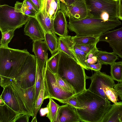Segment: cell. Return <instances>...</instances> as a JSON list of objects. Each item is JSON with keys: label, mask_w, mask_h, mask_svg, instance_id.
Listing matches in <instances>:
<instances>
[{"label": "cell", "mask_w": 122, "mask_h": 122, "mask_svg": "<svg viewBox=\"0 0 122 122\" xmlns=\"http://www.w3.org/2000/svg\"><path fill=\"white\" fill-rule=\"evenodd\" d=\"M76 96L77 99L76 110L82 122H101L111 105L109 100L88 89Z\"/></svg>", "instance_id": "1"}, {"label": "cell", "mask_w": 122, "mask_h": 122, "mask_svg": "<svg viewBox=\"0 0 122 122\" xmlns=\"http://www.w3.org/2000/svg\"><path fill=\"white\" fill-rule=\"evenodd\" d=\"M30 54L27 49L0 47V85L10 84Z\"/></svg>", "instance_id": "2"}, {"label": "cell", "mask_w": 122, "mask_h": 122, "mask_svg": "<svg viewBox=\"0 0 122 122\" xmlns=\"http://www.w3.org/2000/svg\"><path fill=\"white\" fill-rule=\"evenodd\" d=\"M60 51L57 74L73 88L76 95L86 89V81L89 77L86 75L84 68L75 59Z\"/></svg>", "instance_id": "3"}, {"label": "cell", "mask_w": 122, "mask_h": 122, "mask_svg": "<svg viewBox=\"0 0 122 122\" xmlns=\"http://www.w3.org/2000/svg\"><path fill=\"white\" fill-rule=\"evenodd\" d=\"M121 24L118 19L105 21L93 16L80 20L69 18L68 27L69 30L74 32L77 36L100 37Z\"/></svg>", "instance_id": "4"}, {"label": "cell", "mask_w": 122, "mask_h": 122, "mask_svg": "<svg viewBox=\"0 0 122 122\" xmlns=\"http://www.w3.org/2000/svg\"><path fill=\"white\" fill-rule=\"evenodd\" d=\"M30 17L15 7L4 4L0 5V30L1 33L15 30L25 24Z\"/></svg>", "instance_id": "5"}, {"label": "cell", "mask_w": 122, "mask_h": 122, "mask_svg": "<svg viewBox=\"0 0 122 122\" xmlns=\"http://www.w3.org/2000/svg\"><path fill=\"white\" fill-rule=\"evenodd\" d=\"M94 16L105 21L118 19L119 0H85Z\"/></svg>", "instance_id": "6"}, {"label": "cell", "mask_w": 122, "mask_h": 122, "mask_svg": "<svg viewBox=\"0 0 122 122\" xmlns=\"http://www.w3.org/2000/svg\"><path fill=\"white\" fill-rule=\"evenodd\" d=\"M44 81L45 99L51 98L59 101L75 95L73 93L66 91L61 87L55 75L50 71L46 64L44 69Z\"/></svg>", "instance_id": "7"}, {"label": "cell", "mask_w": 122, "mask_h": 122, "mask_svg": "<svg viewBox=\"0 0 122 122\" xmlns=\"http://www.w3.org/2000/svg\"><path fill=\"white\" fill-rule=\"evenodd\" d=\"M36 65L35 56L30 53L14 78L20 87L25 89L35 85Z\"/></svg>", "instance_id": "8"}, {"label": "cell", "mask_w": 122, "mask_h": 122, "mask_svg": "<svg viewBox=\"0 0 122 122\" xmlns=\"http://www.w3.org/2000/svg\"><path fill=\"white\" fill-rule=\"evenodd\" d=\"M11 84L14 90L21 111L30 115L33 118L36 104L35 85L24 89L20 87L15 81Z\"/></svg>", "instance_id": "9"}, {"label": "cell", "mask_w": 122, "mask_h": 122, "mask_svg": "<svg viewBox=\"0 0 122 122\" xmlns=\"http://www.w3.org/2000/svg\"><path fill=\"white\" fill-rule=\"evenodd\" d=\"M60 6V10L69 19L80 20L94 16L85 0H75L69 5L61 1Z\"/></svg>", "instance_id": "10"}, {"label": "cell", "mask_w": 122, "mask_h": 122, "mask_svg": "<svg viewBox=\"0 0 122 122\" xmlns=\"http://www.w3.org/2000/svg\"><path fill=\"white\" fill-rule=\"evenodd\" d=\"M90 77L91 82L88 89L105 99L109 100L103 91V86L105 85L114 88L115 84L111 76L99 71H95Z\"/></svg>", "instance_id": "11"}, {"label": "cell", "mask_w": 122, "mask_h": 122, "mask_svg": "<svg viewBox=\"0 0 122 122\" xmlns=\"http://www.w3.org/2000/svg\"><path fill=\"white\" fill-rule=\"evenodd\" d=\"M100 41L108 43L113 52L122 59V27L104 33L100 37Z\"/></svg>", "instance_id": "12"}, {"label": "cell", "mask_w": 122, "mask_h": 122, "mask_svg": "<svg viewBox=\"0 0 122 122\" xmlns=\"http://www.w3.org/2000/svg\"><path fill=\"white\" fill-rule=\"evenodd\" d=\"M24 32L25 35L30 37L33 41L45 39V32L36 17H30L25 24Z\"/></svg>", "instance_id": "13"}, {"label": "cell", "mask_w": 122, "mask_h": 122, "mask_svg": "<svg viewBox=\"0 0 122 122\" xmlns=\"http://www.w3.org/2000/svg\"><path fill=\"white\" fill-rule=\"evenodd\" d=\"M81 121L76 108L70 104L60 106L55 122H79Z\"/></svg>", "instance_id": "14"}, {"label": "cell", "mask_w": 122, "mask_h": 122, "mask_svg": "<svg viewBox=\"0 0 122 122\" xmlns=\"http://www.w3.org/2000/svg\"><path fill=\"white\" fill-rule=\"evenodd\" d=\"M0 97L7 105L14 111L18 113H23L21 111L14 90L11 84L3 88Z\"/></svg>", "instance_id": "15"}, {"label": "cell", "mask_w": 122, "mask_h": 122, "mask_svg": "<svg viewBox=\"0 0 122 122\" xmlns=\"http://www.w3.org/2000/svg\"><path fill=\"white\" fill-rule=\"evenodd\" d=\"M66 17L64 12L60 10L57 13L54 19V32L60 37H65L68 36V24Z\"/></svg>", "instance_id": "16"}, {"label": "cell", "mask_w": 122, "mask_h": 122, "mask_svg": "<svg viewBox=\"0 0 122 122\" xmlns=\"http://www.w3.org/2000/svg\"><path fill=\"white\" fill-rule=\"evenodd\" d=\"M48 50L47 46L44 41H33L32 51L39 64L43 66H45L48 60Z\"/></svg>", "instance_id": "17"}, {"label": "cell", "mask_w": 122, "mask_h": 122, "mask_svg": "<svg viewBox=\"0 0 122 122\" xmlns=\"http://www.w3.org/2000/svg\"><path fill=\"white\" fill-rule=\"evenodd\" d=\"M122 115V102L113 103L104 116L101 122H120Z\"/></svg>", "instance_id": "18"}, {"label": "cell", "mask_w": 122, "mask_h": 122, "mask_svg": "<svg viewBox=\"0 0 122 122\" xmlns=\"http://www.w3.org/2000/svg\"><path fill=\"white\" fill-rule=\"evenodd\" d=\"M74 45L71 36H59L58 38L57 51L63 52L76 60L74 53Z\"/></svg>", "instance_id": "19"}, {"label": "cell", "mask_w": 122, "mask_h": 122, "mask_svg": "<svg viewBox=\"0 0 122 122\" xmlns=\"http://www.w3.org/2000/svg\"><path fill=\"white\" fill-rule=\"evenodd\" d=\"M0 99V122H14L18 114Z\"/></svg>", "instance_id": "20"}, {"label": "cell", "mask_w": 122, "mask_h": 122, "mask_svg": "<svg viewBox=\"0 0 122 122\" xmlns=\"http://www.w3.org/2000/svg\"><path fill=\"white\" fill-rule=\"evenodd\" d=\"M36 18L40 23L45 33H51L55 37H57L53 28L54 19L51 18L47 13L44 15L41 11L37 14Z\"/></svg>", "instance_id": "21"}, {"label": "cell", "mask_w": 122, "mask_h": 122, "mask_svg": "<svg viewBox=\"0 0 122 122\" xmlns=\"http://www.w3.org/2000/svg\"><path fill=\"white\" fill-rule=\"evenodd\" d=\"M98 61L102 65H111L118 59V56L113 52L99 50L96 54Z\"/></svg>", "instance_id": "22"}, {"label": "cell", "mask_w": 122, "mask_h": 122, "mask_svg": "<svg viewBox=\"0 0 122 122\" xmlns=\"http://www.w3.org/2000/svg\"><path fill=\"white\" fill-rule=\"evenodd\" d=\"M36 65V71L35 84L36 103L44 79V69L45 67V66L39 64L37 60Z\"/></svg>", "instance_id": "23"}, {"label": "cell", "mask_w": 122, "mask_h": 122, "mask_svg": "<svg viewBox=\"0 0 122 122\" xmlns=\"http://www.w3.org/2000/svg\"><path fill=\"white\" fill-rule=\"evenodd\" d=\"M100 37L90 36H71L74 44L88 45L97 44L99 41Z\"/></svg>", "instance_id": "24"}, {"label": "cell", "mask_w": 122, "mask_h": 122, "mask_svg": "<svg viewBox=\"0 0 122 122\" xmlns=\"http://www.w3.org/2000/svg\"><path fill=\"white\" fill-rule=\"evenodd\" d=\"M58 38L51 33H45L44 41L52 55L57 51Z\"/></svg>", "instance_id": "25"}, {"label": "cell", "mask_w": 122, "mask_h": 122, "mask_svg": "<svg viewBox=\"0 0 122 122\" xmlns=\"http://www.w3.org/2000/svg\"><path fill=\"white\" fill-rule=\"evenodd\" d=\"M60 56V51H57L52 55L51 57L48 59L46 63L49 69L55 74L57 73Z\"/></svg>", "instance_id": "26"}, {"label": "cell", "mask_w": 122, "mask_h": 122, "mask_svg": "<svg viewBox=\"0 0 122 122\" xmlns=\"http://www.w3.org/2000/svg\"><path fill=\"white\" fill-rule=\"evenodd\" d=\"M111 66L110 73L113 79L119 82H122V61L115 62Z\"/></svg>", "instance_id": "27"}, {"label": "cell", "mask_w": 122, "mask_h": 122, "mask_svg": "<svg viewBox=\"0 0 122 122\" xmlns=\"http://www.w3.org/2000/svg\"><path fill=\"white\" fill-rule=\"evenodd\" d=\"M60 106L55 102L52 98H49V102L47 105L48 112L46 114V117L51 122H55Z\"/></svg>", "instance_id": "28"}, {"label": "cell", "mask_w": 122, "mask_h": 122, "mask_svg": "<svg viewBox=\"0 0 122 122\" xmlns=\"http://www.w3.org/2000/svg\"><path fill=\"white\" fill-rule=\"evenodd\" d=\"M74 49L76 61L84 69L88 70L87 62V54L76 47L74 45Z\"/></svg>", "instance_id": "29"}, {"label": "cell", "mask_w": 122, "mask_h": 122, "mask_svg": "<svg viewBox=\"0 0 122 122\" xmlns=\"http://www.w3.org/2000/svg\"><path fill=\"white\" fill-rule=\"evenodd\" d=\"M103 91L109 100L113 103L117 102L118 100V94L113 88L104 85L103 86Z\"/></svg>", "instance_id": "30"}, {"label": "cell", "mask_w": 122, "mask_h": 122, "mask_svg": "<svg viewBox=\"0 0 122 122\" xmlns=\"http://www.w3.org/2000/svg\"><path fill=\"white\" fill-rule=\"evenodd\" d=\"M15 30H9L1 33L0 47L7 48L8 47V44L14 36Z\"/></svg>", "instance_id": "31"}, {"label": "cell", "mask_w": 122, "mask_h": 122, "mask_svg": "<svg viewBox=\"0 0 122 122\" xmlns=\"http://www.w3.org/2000/svg\"><path fill=\"white\" fill-rule=\"evenodd\" d=\"M44 92L45 86L44 79L42 83L39 94L36 102L34 111V117H36L38 112L45 99Z\"/></svg>", "instance_id": "32"}, {"label": "cell", "mask_w": 122, "mask_h": 122, "mask_svg": "<svg viewBox=\"0 0 122 122\" xmlns=\"http://www.w3.org/2000/svg\"><path fill=\"white\" fill-rule=\"evenodd\" d=\"M60 2L59 0L51 1L49 12V15L51 18L54 19L57 13L60 10Z\"/></svg>", "instance_id": "33"}, {"label": "cell", "mask_w": 122, "mask_h": 122, "mask_svg": "<svg viewBox=\"0 0 122 122\" xmlns=\"http://www.w3.org/2000/svg\"><path fill=\"white\" fill-rule=\"evenodd\" d=\"M20 10L30 17L36 18L37 14L31 7L27 5L23 1L22 2Z\"/></svg>", "instance_id": "34"}, {"label": "cell", "mask_w": 122, "mask_h": 122, "mask_svg": "<svg viewBox=\"0 0 122 122\" xmlns=\"http://www.w3.org/2000/svg\"><path fill=\"white\" fill-rule=\"evenodd\" d=\"M55 75L57 80L61 87L66 91L73 93L76 95L75 91L73 88L62 80L57 74Z\"/></svg>", "instance_id": "35"}, {"label": "cell", "mask_w": 122, "mask_h": 122, "mask_svg": "<svg viewBox=\"0 0 122 122\" xmlns=\"http://www.w3.org/2000/svg\"><path fill=\"white\" fill-rule=\"evenodd\" d=\"M97 44L88 45H74L76 47L87 53L88 55L92 51L98 49L96 46Z\"/></svg>", "instance_id": "36"}, {"label": "cell", "mask_w": 122, "mask_h": 122, "mask_svg": "<svg viewBox=\"0 0 122 122\" xmlns=\"http://www.w3.org/2000/svg\"><path fill=\"white\" fill-rule=\"evenodd\" d=\"M98 49L91 52L87 55V62L88 64H94L97 63L98 60L96 54L99 51Z\"/></svg>", "instance_id": "37"}, {"label": "cell", "mask_w": 122, "mask_h": 122, "mask_svg": "<svg viewBox=\"0 0 122 122\" xmlns=\"http://www.w3.org/2000/svg\"><path fill=\"white\" fill-rule=\"evenodd\" d=\"M59 102L62 103L70 104L74 107L76 108H77V99L75 95L66 99L60 100Z\"/></svg>", "instance_id": "38"}, {"label": "cell", "mask_w": 122, "mask_h": 122, "mask_svg": "<svg viewBox=\"0 0 122 122\" xmlns=\"http://www.w3.org/2000/svg\"><path fill=\"white\" fill-rule=\"evenodd\" d=\"M30 115L24 113H19L15 119L14 122H28Z\"/></svg>", "instance_id": "39"}, {"label": "cell", "mask_w": 122, "mask_h": 122, "mask_svg": "<svg viewBox=\"0 0 122 122\" xmlns=\"http://www.w3.org/2000/svg\"><path fill=\"white\" fill-rule=\"evenodd\" d=\"M52 0H44L41 11L43 14L45 15L47 13L49 15V10L51 3Z\"/></svg>", "instance_id": "40"}, {"label": "cell", "mask_w": 122, "mask_h": 122, "mask_svg": "<svg viewBox=\"0 0 122 122\" xmlns=\"http://www.w3.org/2000/svg\"><path fill=\"white\" fill-rule=\"evenodd\" d=\"M102 65L101 63L98 61L95 64H88L87 68L89 70L90 69L95 71H100Z\"/></svg>", "instance_id": "41"}, {"label": "cell", "mask_w": 122, "mask_h": 122, "mask_svg": "<svg viewBox=\"0 0 122 122\" xmlns=\"http://www.w3.org/2000/svg\"><path fill=\"white\" fill-rule=\"evenodd\" d=\"M114 88L116 90L118 96L122 100V82L115 84Z\"/></svg>", "instance_id": "42"}, {"label": "cell", "mask_w": 122, "mask_h": 122, "mask_svg": "<svg viewBox=\"0 0 122 122\" xmlns=\"http://www.w3.org/2000/svg\"><path fill=\"white\" fill-rule=\"evenodd\" d=\"M36 6L39 11L42 9L44 0H30Z\"/></svg>", "instance_id": "43"}, {"label": "cell", "mask_w": 122, "mask_h": 122, "mask_svg": "<svg viewBox=\"0 0 122 122\" xmlns=\"http://www.w3.org/2000/svg\"><path fill=\"white\" fill-rule=\"evenodd\" d=\"M23 1L27 5L31 7L37 14L39 12L35 5L30 0H24Z\"/></svg>", "instance_id": "44"}, {"label": "cell", "mask_w": 122, "mask_h": 122, "mask_svg": "<svg viewBox=\"0 0 122 122\" xmlns=\"http://www.w3.org/2000/svg\"><path fill=\"white\" fill-rule=\"evenodd\" d=\"M118 18L122 20V0H119Z\"/></svg>", "instance_id": "45"}, {"label": "cell", "mask_w": 122, "mask_h": 122, "mask_svg": "<svg viewBox=\"0 0 122 122\" xmlns=\"http://www.w3.org/2000/svg\"><path fill=\"white\" fill-rule=\"evenodd\" d=\"M48 112V110L46 107L43 108H41L40 110V114L41 116H44Z\"/></svg>", "instance_id": "46"}, {"label": "cell", "mask_w": 122, "mask_h": 122, "mask_svg": "<svg viewBox=\"0 0 122 122\" xmlns=\"http://www.w3.org/2000/svg\"><path fill=\"white\" fill-rule=\"evenodd\" d=\"M66 5H69L73 3L75 0H64Z\"/></svg>", "instance_id": "47"}, {"label": "cell", "mask_w": 122, "mask_h": 122, "mask_svg": "<svg viewBox=\"0 0 122 122\" xmlns=\"http://www.w3.org/2000/svg\"><path fill=\"white\" fill-rule=\"evenodd\" d=\"M37 120L36 118V117H34L32 119L31 122H37Z\"/></svg>", "instance_id": "48"}, {"label": "cell", "mask_w": 122, "mask_h": 122, "mask_svg": "<svg viewBox=\"0 0 122 122\" xmlns=\"http://www.w3.org/2000/svg\"><path fill=\"white\" fill-rule=\"evenodd\" d=\"M61 2L65 4L66 5V3L65 2V1H64V0H59Z\"/></svg>", "instance_id": "49"}, {"label": "cell", "mask_w": 122, "mask_h": 122, "mask_svg": "<svg viewBox=\"0 0 122 122\" xmlns=\"http://www.w3.org/2000/svg\"><path fill=\"white\" fill-rule=\"evenodd\" d=\"M120 122H122V115L121 117L120 118Z\"/></svg>", "instance_id": "50"}]
</instances>
